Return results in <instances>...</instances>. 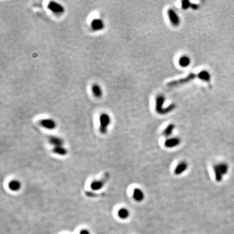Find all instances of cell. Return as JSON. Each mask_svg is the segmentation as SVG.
<instances>
[{
    "label": "cell",
    "mask_w": 234,
    "mask_h": 234,
    "mask_svg": "<svg viewBox=\"0 0 234 234\" xmlns=\"http://www.w3.org/2000/svg\"><path fill=\"white\" fill-rule=\"evenodd\" d=\"M91 91L93 95L96 98H100L102 96V90L101 86L98 84H93L91 86Z\"/></svg>",
    "instance_id": "12"
},
{
    "label": "cell",
    "mask_w": 234,
    "mask_h": 234,
    "mask_svg": "<svg viewBox=\"0 0 234 234\" xmlns=\"http://www.w3.org/2000/svg\"><path fill=\"white\" fill-rule=\"evenodd\" d=\"M174 127H175L174 124H170L168 125V126L166 127V128L165 129V130H164L163 132L164 136H166V137L170 136V135L172 133L173 130H174Z\"/></svg>",
    "instance_id": "19"
},
{
    "label": "cell",
    "mask_w": 234,
    "mask_h": 234,
    "mask_svg": "<svg viewBox=\"0 0 234 234\" xmlns=\"http://www.w3.org/2000/svg\"><path fill=\"white\" fill-rule=\"evenodd\" d=\"M111 119L107 113H103L100 116V131L101 133L105 134L107 131V127L111 124Z\"/></svg>",
    "instance_id": "2"
},
{
    "label": "cell",
    "mask_w": 234,
    "mask_h": 234,
    "mask_svg": "<svg viewBox=\"0 0 234 234\" xmlns=\"http://www.w3.org/2000/svg\"><path fill=\"white\" fill-rule=\"evenodd\" d=\"M168 18L170 19L171 23L174 26H178L180 23V19L176 13L172 9H169L168 10Z\"/></svg>",
    "instance_id": "9"
},
{
    "label": "cell",
    "mask_w": 234,
    "mask_h": 234,
    "mask_svg": "<svg viewBox=\"0 0 234 234\" xmlns=\"http://www.w3.org/2000/svg\"><path fill=\"white\" fill-rule=\"evenodd\" d=\"M21 184L17 180H12L9 183V189L14 191H16L20 189Z\"/></svg>",
    "instance_id": "17"
},
{
    "label": "cell",
    "mask_w": 234,
    "mask_h": 234,
    "mask_svg": "<svg viewBox=\"0 0 234 234\" xmlns=\"http://www.w3.org/2000/svg\"><path fill=\"white\" fill-rule=\"evenodd\" d=\"M118 215L122 219H126L129 215V211L126 208H122L118 211Z\"/></svg>",
    "instance_id": "18"
},
{
    "label": "cell",
    "mask_w": 234,
    "mask_h": 234,
    "mask_svg": "<svg viewBox=\"0 0 234 234\" xmlns=\"http://www.w3.org/2000/svg\"><path fill=\"white\" fill-rule=\"evenodd\" d=\"M133 197L137 202H141L144 199V195L142 190L139 189H135L133 193Z\"/></svg>",
    "instance_id": "13"
},
{
    "label": "cell",
    "mask_w": 234,
    "mask_h": 234,
    "mask_svg": "<svg viewBox=\"0 0 234 234\" xmlns=\"http://www.w3.org/2000/svg\"><path fill=\"white\" fill-rule=\"evenodd\" d=\"M91 29L93 31H97L102 30L105 27V23L100 18H95L91 21Z\"/></svg>",
    "instance_id": "8"
},
{
    "label": "cell",
    "mask_w": 234,
    "mask_h": 234,
    "mask_svg": "<svg viewBox=\"0 0 234 234\" xmlns=\"http://www.w3.org/2000/svg\"><path fill=\"white\" fill-rule=\"evenodd\" d=\"M191 7L193 9H197L198 8V5L196 4H191Z\"/></svg>",
    "instance_id": "23"
},
{
    "label": "cell",
    "mask_w": 234,
    "mask_h": 234,
    "mask_svg": "<svg viewBox=\"0 0 234 234\" xmlns=\"http://www.w3.org/2000/svg\"><path fill=\"white\" fill-rule=\"evenodd\" d=\"M198 78L206 82H209L211 79V75L209 72L206 70H202L198 74Z\"/></svg>",
    "instance_id": "14"
},
{
    "label": "cell",
    "mask_w": 234,
    "mask_h": 234,
    "mask_svg": "<svg viewBox=\"0 0 234 234\" xmlns=\"http://www.w3.org/2000/svg\"><path fill=\"white\" fill-rule=\"evenodd\" d=\"M190 7H191V3L187 0H184L182 2V7L183 9H187L189 8Z\"/></svg>",
    "instance_id": "21"
},
{
    "label": "cell",
    "mask_w": 234,
    "mask_h": 234,
    "mask_svg": "<svg viewBox=\"0 0 234 234\" xmlns=\"http://www.w3.org/2000/svg\"><path fill=\"white\" fill-rule=\"evenodd\" d=\"M109 178V174L108 173H105L104 176L103 177L102 180L99 181H94L93 183H91V189L94 190H98L99 189H102V187L104 185L105 182Z\"/></svg>",
    "instance_id": "6"
},
{
    "label": "cell",
    "mask_w": 234,
    "mask_h": 234,
    "mask_svg": "<svg viewBox=\"0 0 234 234\" xmlns=\"http://www.w3.org/2000/svg\"><path fill=\"white\" fill-rule=\"evenodd\" d=\"M39 124L41 126L48 129H54L57 126L56 122L51 119H44L39 121Z\"/></svg>",
    "instance_id": "7"
},
{
    "label": "cell",
    "mask_w": 234,
    "mask_h": 234,
    "mask_svg": "<svg viewBox=\"0 0 234 234\" xmlns=\"http://www.w3.org/2000/svg\"><path fill=\"white\" fill-rule=\"evenodd\" d=\"M80 234H90V232L86 230H82L80 231Z\"/></svg>",
    "instance_id": "22"
},
{
    "label": "cell",
    "mask_w": 234,
    "mask_h": 234,
    "mask_svg": "<svg viewBox=\"0 0 234 234\" xmlns=\"http://www.w3.org/2000/svg\"><path fill=\"white\" fill-rule=\"evenodd\" d=\"M48 8L51 11L52 13L56 14H60L64 13V7L56 1H50L48 5Z\"/></svg>",
    "instance_id": "4"
},
{
    "label": "cell",
    "mask_w": 234,
    "mask_h": 234,
    "mask_svg": "<svg viewBox=\"0 0 234 234\" xmlns=\"http://www.w3.org/2000/svg\"><path fill=\"white\" fill-rule=\"evenodd\" d=\"M198 78V74H195L194 73H190L187 76L185 77L184 78H182L180 79H177V80L172 81L169 82V83H167L168 86H177L180 85H182V84H185L186 83H188L190 81L193 80L195 78Z\"/></svg>",
    "instance_id": "3"
},
{
    "label": "cell",
    "mask_w": 234,
    "mask_h": 234,
    "mask_svg": "<svg viewBox=\"0 0 234 234\" xmlns=\"http://www.w3.org/2000/svg\"><path fill=\"white\" fill-rule=\"evenodd\" d=\"M49 142L50 144L54 145L55 147L57 146H62V144H63V141L61 139L57 137L52 136L49 138Z\"/></svg>",
    "instance_id": "15"
},
{
    "label": "cell",
    "mask_w": 234,
    "mask_h": 234,
    "mask_svg": "<svg viewBox=\"0 0 234 234\" xmlns=\"http://www.w3.org/2000/svg\"><path fill=\"white\" fill-rule=\"evenodd\" d=\"M190 63V58L187 56V55H183L182 57H180L179 59V64L182 67H187L189 66Z\"/></svg>",
    "instance_id": "16"
},
{
    "label": "cell",
    "mask_w": 234,
    "mask_h": 234,
    "mask_svg": "<svg viewBox=\"0 0 234 234\" xmlns=\"http://www.w3.org/2000/svg\"><path fill=\"white\" fill-rule=\"evenodd\" d=\"M215 179L217 182H221L223 179V176L227 173L228 170V166L226 163H220L215 165L213 166Z\"/></svg>",
    "instance_id": "1"
},
{
    "label": "cell",
    "mask_w": 234,
    "mask_h": 234,
    "mask_svg": "<svg viewBox=\"0 0 234 234\" xmlns=\"http://www.w3.org/2000/svg\"><path fill=\"white\" fill-rule=\"evenodd\" d=\"M165 98L163 95H158L156 98V111L161 115L166 114L165 110L163 109V105L165 102Z\"/></svg>",
    "instance_id": "5"
},
{
    "label": "cell",
    "mask_w": 234,
    "mask_h": 234,
    "mask_svg": "<svg viewBox=\"0 0 234 234\" xmlns=\"http://www.w3.org/2000/svg\"><path fill=\"white\" fill-rule=\"evenodd\" d=\"M53 152H54L55 154H59V155H61V156L66 155V154H67V150L62 146L54 147V148L53 149Z\"/></svg>",
    "instance_id": "20"
},
{
    "label": "cell",
    "mask_w": 234,
    "mask_h": 234,
    "mask_svg": "<svg viewBox=\"0 0 234 234\" xmlns=\"http://www.w3.org/2000/svg\"><path fill=\"white\" fill-rule=\"evenodd\" d=\"M188 168V164L185 161H181L178 164L174 169V174L176 175H180L185 172Z\"/></svg>",
    "instance_id": "11"
},
{
    "label": "cell",
    "mask_w": 234,
    "mask_h": 234,
    "mask_svg": "<svg viewBox=\"0 0 234 234\" xmlns=\"http://www.w3.org/2000/svg\"><path fill=\"white\" fill-rule=\"evenodd\" d=\"M181 143L180 139L178 137H173V138L166 140L165 142V146L166 148H174V147L179 145Z\"/></svg>",
    "instance_id": "10"
}]
</instances>
